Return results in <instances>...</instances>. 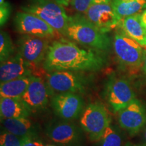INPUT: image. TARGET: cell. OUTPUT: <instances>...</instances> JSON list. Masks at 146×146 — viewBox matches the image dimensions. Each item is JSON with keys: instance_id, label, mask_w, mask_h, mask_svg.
I'll list each match as a JSON object with an SVG mask.
<instances>
[{"instance_id": "cell-1", "label": "cell", "mask_w": 146, "mask_h": 146, "mask_svg": "<svg viewBox=\"0 0 146 146\" xmlns=\"http://www.w3.org/2000/svg\"><path fill=\"white\" fill-rule=\"evenodd\" d=\"M43 64L48 72L97 71L106 65V60L92 49H82L76 43L62 39L51 43Z\"/></svg>"}, {"instance_id": "cell-2", "label": "cell", "mask_w": 146, "mask_h": 146, "mask_svg": "<svg viewBox=\"0 0 146 146\" xmlns=\"http://www.w3.org/2000/svg\"><path fill=\"white\" fill-rule=\"evenodd\" d=\"M64 36L96 51H107L111 45V40L106 33L97 28L81 14L69 16Z\"/></svg>"}, {"instance_id": "cell-3", "label": "cell", "mask_w": 146, "mask_h": 146, "mask_svg": "<svg viewBox=\"0 0 146 146\" xmlns=\"http://www.w3.org/2000/svg\"><path fill=\"white\" fill-rule=\"evenodd\" d=\"M21 9L38 16L58 33L64 36L69 16L63 5L53 0H27Z\"/></svg>"}, {"instance_id": "cell-4", "label": "cell", "mask_w": 146, "mask_h": 146, "mask_svg": "<svg viewBox=\"0 0 146 146\" xmlns=\"http://www.w3.org/2000/svg\"><path fill=\"white\" fill-rule=\"evenodd\" d=\"M112 45L114 54L122 65L131 68H141L145 47L128 36L120 28L115 32Z\"/></svg>"}, {"instance_id": "cell-5", "label": "cell", "mask_w": 146, "mask_h": 146, "mask_svg": "<svg viewBox=\"0 0 146 146\" xmlns=\"http://www.w3.org/2000/svg\"><path fill=\"white\" fill-rule=\"evenodd\" d=\"M87 83L85 76L76 71H52L46 76V85L49 92L52 91L57 94L83 92Z\"/></svg>"}, {"instance_id": "cell-6", "label": "cell", "mask_w": 146, "mask_h": 146, "mask_svg": "<svg viewBox=\"0 0 146 146\" xmlns=\"http://www.w3.org/2000/svg\"><path fill=\"white\" fill-rule=\"evenodd\" d=\"M81 125L92 141H100L106 128L110 125V118L102 104H89L83 113Z\"/></svg>"}, {"instance_id": "cell-7", "label": "cell", "mask_w": 146, "mask_h": 146, "mask_svg": "<svg viewBox=\"0 0 146 146\" xmlns=\"http://www.w3.org/2000/svg\"><path fill=\"white\" fill-rule=\"evenodd\" d=\"M50 45V39L43 36L23 35L18 41V53L31 68L44 62Z\"/></svg>"}, {"instance_id": "cell-8", "label": "cell", "mask_w": 146, "mask_h": 146, "mask_svg": "<svg viewBox=\"0 0 146 146\" xmlns=\"http://www.w3.org/2000/svg\"><path fill=\"white\" fill-rule=\"evenodd\" d=\"M106 97L114 112H119L135 99V94L125 78L112 76L108 80Z\"/></svg>"}, {"instance_id": "cell-9", "label": "cell", "mask_w": 146, "mask_h": 146, "mask_svg": "<svg viewBox=\"0 0 146 146\" xmlns=\"http://www.w3.org/2000/svg\"><path fill=\"white\" fill-rule=\"evenodd\" d=\"M14 26L18 33L22 35L43 36L50 39L59 34L38 16L24 11L16 14L14 18Z\"/></svg>"}, {"instance_id": "cell-10", "label": "cell", "mask_w": 146, "mask_h": 146, "mask_svg": "<svg viewBox=\"0 0 146 146\" xmlns=\"http://www.w3.org/2000/svg\"><path fill=\"white\" fill-rule=\"evenodd\" d=\"M118 123L130 134H136L146 125L145 107L135 98L118 112Z\"/></svg>"}, {"instance_id": "cell-11", "label": "cell", "mask_w": 146, "mask_h": 146, "mask_svg": "<svg viewBox=\"0 0 146 146\" xmlns=\"http://www.w3.org/2000/svg\"><path fill=\"white\" fill-rule=\"evenodd\" d=\"M84 16L97 28L106 33L118 27L120 21L112 3L92 4Z\"/></svg>"}, {"instance_id": "cell-12", "label": "cell", "mask_w": 146, "mask_h": 146, "mask_svg": "<svg viewBox=\"0 0 146 146\" xmlns=\"http://www.w3.org/2000/svg\"><path fill=\"white\" fill-rule=\"evenodd\" d=\"M52 106L56 114L65 120L77 118L83 108V100L78 94L63 93L52 98Z\"/></svg>"}, {"instance_id": "cell-13", "label": "cell", "mask_w": 146, "mask_h": 146, "mask_svg": "<svg viewBox=\"0 0 146 146\" xmlns=\"http://www.w3.org/2000/svg\"><path fill=\"white\" fill-rule=\"evenodd\" d=\"M50 92L43 79L33 76L31 81L21 100L31 110H39L46 107Z\"/></svg>"}, {"instance_id": "cell-14", "label": "cell", "mask_w": 146, "mask_h": 146, "mask_svg": "<svg viewBox=\"0 0 146 146\" xmlns=\"http://www.w3.org/2000/svg\"><path fill=\"white\" fill-rule=\"evenodd\" d=\"M27 76H32L31 69L19 53L1 62V83Z\"/></svg>"}, {"instance_id": "cell-15", "label": "cell", "mask_w": 146, "mask_h": 146, "mask_svg": "<svg viewBox=\"0 0 146 146\" xmlns=\"http://www.w3.org/2000/svg\"><path fill=\"white\" fill-rule=\"evenodd\" d=\"M118 27L141 46L146 47V29L141 22V14L123 18L120 20Z\"/></svg>"}, {"instance_id": "cell-16", "label": "cell", "mask_w": 146, "mask_h": 146, "mask_svg": "<svg viewBox=\"0 0 146 146\" xmlns=\"http://www.w3.org/2000/svg\"><path fill=\"white\" fill-rule=\"evenodd\" d=\"M31 110L21 99L3 97L0 98L1 119L27 118Z\"/></svg>"}, {"instance_id": "cell-17", "label": "cell", "mask_w": 146, "mask_h": 146, "mask_svg": "<svg viewBox=\"0 0 146 146\" xmlns=\"http://www.w3.org/2000/svg\"><path fill=\"white\" fill-rule=\"evenodd\" d=\"M47 134L53 141L58 143H69L78 137L77 127L67 122L54 124L47 129Z\"/></svg>"}, {"instance_id": "cell-18", "label": "cell", "mask_w": 146, "mask_h": 146, "mask_svg": "<svg viewBox=\"0 0 146 146\" xmlns=\"http://www.w3.org/2000/svg\"><path fill=\"white\" fill-rule=\"evenodd\" d=\"M1 124L8 132L21 137H34L35 129L33 124L27 118L1 119Z\"/></svg>"}, {"instance_id": "cell-19", "label": "cell", "mask_w": 146, "mask_h": 146, "mask_svg": "<svg viewBox=\"0 0 146 146\" xmlns=\"http://www.w3.org/2000/svg\"><path fill=\"white\" fill-rule=\"evenodd\" d=\"M33 76L12 80V81L1 83L0 85V96L3 98H17L21 99L29 84L31 81Z\"/></svg>"}, {"instance_id": "cell-20", "label": "cell", "mask_w": 146, "mask_h": 146, "mask_svg": "<svg viewBox=\"0 0 146 146\" xmlns=\"http://www.w3.org/2000/svg\"><path fill=\"white\" fill-rule=\"evenodd\" d=\"M113 5L116 15L120 21L127 16L141 14L146 9V0H133L128 2L116 3Z\"/></svg>"}, {"instance_id": "cell-21", "label": "cell", "mask_w": 146, "mask_h": 146, "mask_svg": "<svg viewBox=\"0 0 146 146\" xmlns=\"http://www.w3.org/2000/svg\"><path fill=\"white\" fill-rule=\"evenodd\" d=\"M100 146H121L123 139L118 131L110 125L100 139Z\"/></svg>"}, {"instance_id": "cell-22", "label": "cell", "mask_w": 146, "mask_h": 146, "mask_svg": "<svg viewBox=\"0 0 146 146\" xmlns=\"http://www.w3.org/2000/svg\"><path fill=\"white\" fill-rule=\"evenodd\" d=\"M14 46L10 35L5 31L0 33V61H5L13 56Z\"/></svg>"}, {"instance_id": "cell-23", "label": "cell", "mask_w": 146, "mask_h": 146, "mask_svg": "<svg viewBox=\"0 0 146 146\" xmlns=\"http://www.w3.org/2000/svg\"><path fill=\"white\" fill-rule=\"evenodd\" d=\"M25 138L4 131L0 136V146H23Z\"/></svg>"}, {"instance_id": "cell-24", "label": "cell", "mask_w": 146, "mask_h": 146, "mask_svg": "<svg viewBox=\"0 0 146 146\" xmlns=\"http://www.w3.org/2000/svg\"><path fill=\"white\" fill-rule=\"evenodd\" d=\"M93 4V0H70V5L76 12L85 14L89 7Z\"/></svg>"}, {"instance_id": "cell-25", "label": "cell", "mask_w": 146, "mask_h": 146, "mask_svg": "<svg viewBox=\"0 0 146 146\" xmlns=\"http://www.w3.org/2000/svg\"><path fill=\"white\" fill-rule=\"evenodd\" d=\"M12 12V6L9 2L5 1L2 4H0V25L2 27L10 18Z\"/></svg>"}, {"instance_id": "cell-26", "label": "cell", "mask_w": 146, "mask_h": 146, "mask_svg": "<svg viewBox=\"0 0 146 146\" xmlns=\"http://www.w3.org/2000/svg\"><path fill=\"white\" fill-rule=\"evenodd\" d=\"M23 146H44L41 141L34 139L33 137H25Z\"/></svg>"}, {"instance_id": "cell-27", "label": "cell", "mask_w": 146, "mask_h": 146, "mask_svg": "<svg viewBox=\"0 0 146 146\" xmlns=\"http://www.w3.org/2000/svg\"><path fill=\"white\" fill-rule=\"evenodd\" d=\"M56 3L63 5V6H68L70 3V0H53Z\"/></svg>"}, {"instance_id": "cell-28", "label": "cell", "mask_w": 146, "mask_h": 146, "mask_svg": "<svg viewBox=\"0 0 146 146\" xmlns=\"http://www.w3.org/2000/svg\"><path fill=\"white\" fill-rule=\"evenodd\" d=\"M113 0H93V4L98 3H112Z\"/></svg>"}, {"instance_id": "cell-29", "label": "cell", "mask_w": 146, "mask_h": 146, "mask_svg": "<svg viewBox=\"0 0 146 146\" xmlns=\"http://www.w3.org/2000/svg\"><path fill=\"white\" fill-rule=\"evenodd\" d=\"M141 68L142 70L146 73V47H145V56H144L143 62V65H142Z\"/></svg>"}, {"instance_id": "cell-30", "label": "cell", "mask_w": 146, "mask_h": 146, "mask_svg": "<svg viewBox=\"0 0 146 146\" xmlns=\"http://www.w3.org/2000/svg\"><path fill=\"white\" fill-rule=\"evenodd\" d=\"M133 1V0H113L112 3L113 4H116V3L128 2V1Z\"/></svg>"}, {"instance_id": "cell-31", "label": "cell", "mask_w": 146, "mask_h": 146, "mask_svg": "<svg viewBox=\"0 0 146 146\" xmlns=\"http://www.w3.org/2000/svg\"><path fill=\"white\" fill-rule=\"evenodd\" d=\"M144 138H145V140L146 141V129L145 130V132H144Z\"/></svg>"}, {"instance_id": "cell-32", "label": "cell", "mask_w": 146, "mask_h": 146, "mask_svg": "<svg viewBox=\"0 0 146 146\" xmlns=\"http://www.w3.org/2000/svg\"><path fill=\"white\" fill-rule=\"evenodd\" d=\"M4 0H0V4H2L3 3H4Z\"/></svg>"}, {"instance_id": "cell-33", "label": "cell", "mask_w": 146, "mask_h": 146, "mask_svg": "<svg viewBox=\"0 0 146 146\" xmlns=\"http://www.w3.org/2000/svg\"><path fill=\"white\" fill-rule=\"evenodd\" d=\"M137 146H146L145 145H137Z\"/></svg>"}, {"instance_id": "cell-34", "label": "cell", "mask_w": 146, "mask_h": 146, "mask_svg": "<svg viewBox=\"0 0 146 146\" xmlns=\"http://www.w3.org/2000/svg\"><path fill=\"white\" fill-rule=\"evenodd\" d=\"M47 146H54V145H47Z\"/></svg>"}, {"instance_id": "cell-35", "label": "cell", "mask_w": 146, "mask_h": 146, "mask_svg": "<svg viewBox=\"0 0 146 146\" xmlns=\"http://www.w3.org/2000/svg\"><path fill=\"white\" fill-rule=\"evenodd\" d=\"M145 29H146V28H145Z\"/></svg>"}, {"instance_id": "cell-36", "label": "cell", "mask_w": 146, "mask_h": 146, "mask_svg": "<svg viewBox=\"0 0 146 146\" xmlns=\"http://www.w3.org/2000/svg\"></svg>"}]
</instances>
